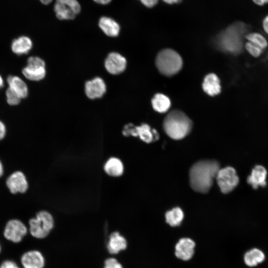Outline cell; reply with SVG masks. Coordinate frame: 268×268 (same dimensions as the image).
<instances>
[{
    "instance_id": "cell-31",
    "label": "cell",
    "mask_w": 268,
    "mask_h": 268,
    "mask_svg": "<svg viewBox=\"0 0 268 268\" xmlns=\"http://www.w3.org/2000/svg\"><path fill=\"white\" fill-rule=\"evenodd\" d=\"M146 7L151 8L154 6L159 0H139Z\"/></svg>"
},
{
    "instance_id": "cell-18",
    "label": "cell",
    "mask_w": 268,
    "mask_h": 268,
    "mask_svg": "<svg viewBox=\"0 0 268 268\" xmlns=\"http://www.w3.org/2000/svg\"><path fill=\"white\" fill-rule=\"evenodd\" d=\"M127 242L126 239L118 232H114L109 236L107 244V249L111 254H116L127 248Z\"/></svg>"
},
{
    "instance_id": "cell-5",
    "label": "cell",
    "mask_w": 268,
    "mask_h": 268,
    "mask_svg": "<svg viewBox=\"0 0 268 268\" xmlns=\"http://www.w3.org/2000/svg\"><path fill=\"white\" fill-rule=\"evenodd\" d=\"M29 231L32 236L37 239H43L48 236L54 226V219L48 211H38L35 217L29 220Z\"/></svg>"
},
{
    "instance_id": "cell-13",
    "label": "cell",
    "mask_w": 268,
    "mask_h": 268,
    "mask_svg": "<svg viewBox=\"0 0 268 268\" xmlns=\"http://www.w3.org/2000/svg\"><path fill=\"white\" fill-rule=\"evenodd\" d=\"M106 89L104 80L100 77H96L85 83V94L90 99L102 97L105 93Z\"/></svg>"
},
{
    "instance_id": "cell-33",
    "label": "cell",
    "mask_w": 268,
    "mask_h": 268,
    "mask_svg": "<svg viewBox=\"0 0 268 268\" xmlns=\"http://www.w3.org/2000/svg\"><path fill=\"white\" fill-rule=\"evenodd\" d=\"M263 26L265 31L268 35V15L263 19Z\"/></svg>"
},
{
    "instance_id": "cell-8",
    "label": "cell",
    "mask_w": 268,
    "mask_h": 268,
    "mask_svg": "<svg viewBox=\"0 0 268 268\" xmlns=\"http://www.w3.org/2000/svg\"><path fill=\"white\" fill-rule=\"evenodd\" d=\"M54 9L59 19L71 20L80 12L81 7L76 0H56Z\"/></svg>"
},
{
    "instance_id": "cell-38",
    "label": "cell",
    "mask_w": 268,
    "mask_h": 268,
    "mask_svg": "<svg viewBox=\"0 0 268 268\" xmlns=\"http://www.w3.org/2000/svg\"><path fill=\"white\" fill-rule=\"evenodd\" d=\"M41 3L44 4H49L53 0H39Z\"/></svg>"
},
{
    "instance_id": "cell-12",
    "label": "cell",
    "mask_w": 268,
    "mask_h": 268,
    "mask_svg": "<svg viewBox=\"0 0 268 268\" xmlns=\"http://www.w3.org/2000/svg\"><path fill=\"white\" fill-rule=\"evenodd\" d=\"M195 246V242L192 239L187 237L181 238L175 245L176 257L183 261L190 260L194 256Z\"/></svg>"
},
{
    "instance_id": "cell-21",
    "label": "cell",
    "mask_w": 268,
    "mask_h": 268,
    "mask_svg": "<svg viewBox=\"0 0 268 268\" xmlns=\"http://www.w3.org/2000/svg\"><path fill=\"white\" fill-rule=\"evenodd\" d=\"M99 26L102 31L108 36L115 37L118 36L120 27L113 19L103 16L99 20Z\"/></svg>"
},
{
    "instance_id": "cell-32",
    "label": "cell",
    "mask_w": 268,
    "mask_h": 268,
    "mask_svg": "<svg viewBox=\"0 0 268 268\" xmlns=\"http://www.w3.org/2000/svg\"><path fill=\"white\" fill-rule=\"evenodd\" d=\"M6 134V126L4 123L0 120V141L5 137Z\"/></svg>"
},
{
    "instance_id": "cell-10",
    "label": "cell",
    "mask_w": 268,
    "mask_h": 268,
    "mask_svg": "<svg viewBox=\"0 0 268 268\" xmlns=\"http://www.w3.org/2000/svg\"><path fill=\"white\" fill-rule=\"evenodd\" d=\"M5 185L13 195L24 194L29 188V184L24 173L17 170L10 174L5 180Z\"/></svg>"
},
{
    "instance_id": "cell-11",
    "label": "cell",
    "mask_w": 268,
    "mask_h": 268,
    "mask_svg": "<svg viewBox=\"0 0 268 268\" xmlns=\"http://www.w3.org/2000/svg\"><path fill=\"white\" fill-rule=\"evenodd\" d=\"M126 59L117 52H111L106 57L104 66L110 74L117 75L122 73L126 68Z\"/></svg>"
},
{
    "instance_id": "cell-1",
    "label": "cell",
    "mask_w": 268,
    "mask_h": 268,
    "mask_svg": "<svg viewBox=\"0 0 268 268\" xmlns=\"http://www.w3.org/2000/svg\"><path fill=\"white\" fill-rule=\"evenodd\" d=\"M219 169V163L214 160H203L195 163L189 173L192 189L199 193H207Z\"/></svg>"
},
{
    "instance_id": "cell-7",
    "label": "cell",
    "mask_w": 268,
    "mask_h": 268,
    "mask_svg": "<svg viewBox=\"0 0 268 268\" xmlns=\"http://www.w3.org/2000/svg\"><path fill=\"white\" fill-rule=\"evenodd\" d=\"M22 73L29 80H41L46 74L45 62L39 57H30L27 60L26 66L22 70Z\"/></svg>"
},
{
    "instance_id": "cell-28",
    "label": "cell",
    "mask_w": 268,
    "mask_h": 268,
    "mask_svg": "<svg viewBox=\"0 0 268 268\" xmlns=\"http://www.w3.org/2000/svg\"><path fill=\"white\" fill-rule=\"evenodd\" d=\"M245 48L248 52L255 57H259L262 52V49L248 41L245 44Z\"/></svg>"
},
{
    "instance_id": "cell-25",
    "label": "cell",
    "mask_w": 268,
    "mask_h": 268,
    "mask_svg": "<svg viewBox=\"0 0 268 268\" xmlns=\"http://www.w3.org/2000/svg\"><path fill=\"white\" fill-rule=\"evenodd\" d=\"M184 218V213L179 207H175L166 212L165 219L170 226L174 227L179 225Z\"/></svg>"
},
{
    "instance_id": "cell-34",
    "label": "cell",
    "mask_w": 268,
    "mask_h": 268,
    "mask_svg": "<svg viewBox=\"0 0 268 268\" xmlns=\"http://www.w3.org/2000/svg\"><path fill=\"white\" fill-rule=\"evenodd\" d=\"M257 5L262 6L268 3V0H252Z\"/></svg>"
},
{
    "instance_id": "cell-6",
    "label": "cell",
    "mask_w": 268,
    "mask_h": 268,
    "mask_svg": "<svg viewBox=\"0 0 268 268\" xmlns=\"http://www.w3.org/2000/svg\"><path fill=\"white\" fill-rule=\"evenodd\" d=\"M220 191L223 194L232 191L238 185L239 182L235 169L230 166L220 169L215 178Z\"/></svg>"
},
{
    "instance_id": "cell-2",
    "label": "cell",
    "mask_w": 268,
    "mask_h": 268,
    "mask_svg": "<svg viewBox=\"0 0 268 268\" xmlns=\"http://www.w3.org/2000/svg\"><path fill=\"white\" fill-rule=\"evenodd\" d=\"M246 30V26L242 22L231 25L216 37L217 47L227 53L233 54L239 53L242 49L243 37Z\"/></svg>"
},
{
    "instance_id": "cell-26",
    "label": "cell",
    "mask_w": 268,
    "mask_h": 268,
    "mask_svg": "<svg viewBox=\"0 0 268 268\" xmlns=\"http://www.w3.org/2000/svg\"><path fill=\"white\" fill-rule=\"evenodd\" d=\"M245 37L248 42H251L262 50L266 48L268 46L267 40L259 33H251L246 35Z\"/></svg>"
},
{
    "instance_id": "cell-16",
    "label": "cell",
    "mask_w": 268,
    "mask_h": 268,
    "mask_svg": "<svg viewBox=\"0 0 268 268\" xmlns=\"http://www.w3.org/2000/svg\"><path fill=\"white\" fill-rule=\"evenodd\" d=\"M133 136H138L141 140L150 143L158 138V134L155 130H151L149 125L143 124L139 126H135Z\"/></svg>"
},
{
    "instance_id": "cell-36",
    "label": "cell",
    "mask_w": 268,
    "mask_h": 268,
    "mask_svg": "<svg viewBox=\"0 0 268 268\" xmlns=\"http://www.w3.org/2000/svg\"><path fill=\"white\" fill-rule=\"evenodd\" d=\"M165 2L172 4L173 3H178L180 2L182 0H162Z\"/></svg>"
},
{
    "instance_id": "cell-27",
    "label": "cell",
    "mask_w": 268,
    "mask_h": 268,
    "mask_svg": "<svg viewBox=\"0 0 268 268\" xmlns=\"http://www.w3.org/2000/svg\"><path fill=\"white\" fill-rule=\"evenodd\" d=\"M5 96L7 103L11 106L17 105L21 100V98L9 87L5 91Z\"/></svg>"
},
{
    "instance_id": "cell-17",
    "label": "cell",
    "mask_w": 268,
    "mask_h": 268,
    "mask_svg": "<svg viewBox=\"0 0 268 268\" xmlns=\"http://www.w3.org/2000/svg\"><path fill=\"white\" fill-rule=\"evenodd\" d=\"M104 170L109 176L118 177L123 174L124 166L120 159L116 157H111L104 164Z\"/></svg>"
},
{
    "instance_id": "cell-15",
    "label": "cell",
    "mask_w": 268,
    "mask_h": 268,
    "mask_svg": "<svg viewBox=\"0 0 268 268\" xmlns=\"http://www.w3.org/2000/svg\"><path fill=\"white\" fill-rule=\"evenodd\" d=\"M267 171L261 165H256L252 170L250 175L247 177V183L254 189L259 187H265L267 185Z\"/></svg>"
},
{
    "instance_id": "cell-3",
    "label": "cell",
    "mask_w": 268,
    "mask_h": 268,
    "mask_svg": "<svg viewBox=\"0 0 268 268\" xmlns=\"http://www.w3.org/2000/svg\"><path fill=\"white\" fill-rule=\"evenodd\" d=\"M192 122L182 111L174 110L170 112L163 121V128L171 138L178 140L187 136L191 132Z\"/></svg>"
},
{
    "instance_id": "cell-24",
    "label": "cell",
    "mask_w": 268,
    "mask_h": 268,
    "mask_svg": "<svg viewBox=\"0 0 268 268\" xmlns=\"http://www.w3.org/2000/svg\"><path fill=\"white\" fill-rule=\"evenodd\" d=\"M153 109L159 113H165L170 108L171 101L166 95L161 93L156 94L151 100Z\"/></svg>"
},
{
    "instance_id": "cell-37",
    "label": "cell",
    "mask_w": 268,
    "mask_h": 268,
    "mask_svg": "<svg viewBox=\"0 0 268 268\" xmlns=\"http://www.w3.org/2000/svg\"><path fill=\"white\" fill-rule=\"evenodd\" d=\"M4 173V167L2 163L0 160V178L3 175Z\"/></svg>"
},
{
    "instance_id": "cell-29",
    "label": "cell",
    "mask_w": 268,
    "mask_h": 268,
    "mask_svg": "<svg viewBox=\"0 0 268 268\" xmlns=\"http://www.w3.org/2000/svg\"><path fill=\"white\" fill-rule=\"evenodd\" d=\"M104 268H123V267L116 259L111 258L106 260Z\"/></svg>"
},
{
    "instance_id": "cell-39",
    "label": "cell",
    "mask_w": 268,
    "mask_h": 268,
    "mask_svg": "<svg viewBox=\"0 0 268 268\" xmlns=\"http://www.w3.org/2000/svg\"><path fill=\"white\" fill-rule=\"evenodd\" d=\"M3 86V79L2 76L0 75V89Z\"/></svg>"
},
{
    "instance_id": "cell-40",
    "label": "cell",
    "mask_w": 268,
    "mask_h": 268,
    "mask_svg": "<svg viewBox=\"0 0 268 268\" xmlns=\"http://www.w3.org/2000/svg\"><path fill=\"white\" fill-rule=\"evenodd\" d=\"M1 252V246H0V253Z\"/></svg>"
},
{
    "instance_id": "cell-19",
    "label": "cell",
    "mask_w": 268,
    "mask_h": 268,
    "mask_svg": "<svg viewBox=\"0 0 268 268\" xmlns=\"http://www.w3.org/2000/svg\"><path fill=\"white\" fill-rule=\"evenodd\" d=\"M32 40L26 36H21L14 39L11 45L12 51L18 55L27 54L32 49Z\"/></svg>"
},
{
    "instance_id": "cell-22",
    "label": "cell",
    "mask_w": 268,
    "mask_h": 268,
    "mask_svg": "<svg viewBox=\"0 0 268 268\" xmlns=\"http://www.w3.org/2000/svg\"><path fill=\"white\" fill-rule=\"evenodd\" d=\"M204 91L210 96H214L219 94L221 90L220 80L214 73H209L204 78L202 83Z\"/></svg>"
},
{
    "instance_id": "cell-20",
    "label": "cell",
    "mask_w": 268,
    "mask_h": 268,
    "mask_svg": "<svg viewBox=\"0 0 268 268\" xmlns=\"http://www.w3.org/2000/svg\"><path fill=\"white\" fill-rule=\"evenodd\" d=\"M7 82L8 87L15 92L21 99L27 97L28 86L20 77L16 75H9L7 78Z\"/></svg>"
},
{
    "instance_id": "cell-23",
    "label": "cell",
    "mask_w": 268,
    "mask_h": 268,
    "mask_svg": "<svg viewBox=\"0 0 268 268\" xmlns=\"http://www.w3.org/2000/svg\"><path fill=\"white\" fill-rule=\"evenodd\" d=\"M265 260L264 252L258 248H253L247 251L244 256L245 264L249 267H254L263 263Z\"/></svg>"
},
{
    "instance_id": "cell-35",
    "label": "cell",
    "mask_w": 268,
    "mask_h": 268,
    "mask_svg": "<svg viewBox=\"0 0 268 268\" xmlns=\"http://www.w3.org/2000/svg\"><path fill=\"white\" fill-rule=\"evenodd\" d=\"M95 2L101 4H107L109 3L111 0H93Z\"/></svg>"
},
{
    "instance_id": "cell-30",
    "label": "cell",
    "mask_w": 268,
    "mask_h": 268,
    "mask_svg": "<svg viewBox=\"0 0 268 268\" xmlns=\"http://www.w3.org/2000/svg\"><path fill=\"white\" fill-rule=\"evenodd\" d=\"M0 268H20L16 263L11 260L4 261L0 265Z\"/></svg>"
},
{
    "instance_id": "cell-4",
    "label": "cell",
    "mask_w": 268,
    "mask_h": 268,
    "mask_svg": "<svg viewBox=\"0 0 268 268\" xmlns=\"http://www.w3.org/2000/svg\"><path fill=\"white\" fill-rule=\"evenodd\" d=\"M155 64L160 73L166 76H172L180 70L183 61L177 52L172 49H165L158 54Z\"/></svg>"
},
{
    "instance_id": "cell-9",
    "label": "cell",
    "mask_w": 268,
    "mask_h": 268,
    "mask_svg": "<svg viewBox=\"0 0 268 268\" xmlns=\"http://www.w3.org/2000/svg\"><path fill=\"white\" fill-rule=\"evenodd\" d=\"M27 232V228L23 222L17 219H12L6 223L3 236L7 240L17 243L22 241Z\"/></svg>"
},
{
    "instance_id": "cell-14",
    "label": "cell",
    "mask_w": 268,
    "mask_h": 268,
    "mask_svg": "<svg viewBox=\"0 0 268 268\" xmlns=\"http://www.w3.org/2000/svg\"><path fill=\"white\" fill-rule=\"evenodd\" d=\"M23 268H43L45 259L42 253L37 250H30L24 253L20 259Z\"/></svg>"
}]
</instances>
